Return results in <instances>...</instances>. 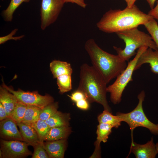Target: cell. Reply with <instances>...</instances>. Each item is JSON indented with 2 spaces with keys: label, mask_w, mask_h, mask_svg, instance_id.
Returning <instances> with one entry per match:
<instances>
[{
  "label": "cell",
  "mask_w": 158,
  "mask_h": 158,
  "mask_svg": "<svg viewBox=\"0 0 158 158\" xmlns=\"http://www.w3.org/2000/svg\"><path fill=\"white\" fill-rule=\"evenodd\" d=\"M0 158H2V152L1 150H0Z\"/></svg>",
  "instance_id": "38"
},
{
  "label": "cell",
  "mask_w": 158,
  "mask_h": 158,
  "mask_svg": "<svg viewBox=\"0 0 158 158\" xmlns=\"http://www.w3.org/2000/svg\"><path fill=\"white\" fill-rule=\"evenodd\" d=\"M0 102L5 108L8 117L18 101L13 94L2 86L0 87Z\"/></svg>",
  "instance_id": "16"
},
{
  "label": "cell",
  "mask_w": 158,
  "mask_h": 158,
  "mask_svg": "<svg viewBox=\"0 0 158 158\" xmlns=\"http://www.w3.org/2000/svg\"><path fill=\"white\" fill-rule=\"evenodd\" d=\"M68 96L72 101L75 102L82 99H87L85 94L81 91L77 89L71 95Z\"/></svg>",
  "instance_id": "30"
},
{
  "label": "cell",
  "mask_w": 158,
  "mask_h": 158,
  "mask_svg": "<svg viewBox=\"0 0 158 158\" xmlns=\"http://www.w3.org/2000/svg\"><path fill=\"white\" fill-rule=\"evenodd\" d=\"M148 31L158 49V24L153 18L143 25Z\"/></svg>",
  "instance_id": "27"
},
{
  "label": "cell",
  "mask_w": 158,
  "mask_h": 158,
  "mask_svg": "<svg viewBox=\"0 0 158 158\" xmlns=\"http://www.w3.org/2000/svg\"><path fill=\"white\" fill-rule=\"evenodd\" d=\"M0 149L2 158H23L32 154L25 142L0 139Z\"/></svg>",
  "instance_id": "9"
},
{
  "label": "cell",
  "mask_w": 158,
  "mask_h": 158,
  "mask_svg": "<svg viewBox=\"0 0 158 158\" xmlns=\"http://www.w3.org/2000/svg\"><path fill=\"white\" fill-rule=\"evenodd\" d=\"M57 84L59 92L63 94L72 89L71 75L64 74L56 78Z\"/></svg>",
  "instance_id": "22"
},
{
  "label": "cell",
  "mask_w": 158,
  "mask_h": 158,
  "mask_svg": "<svg viewBox=\"0 0 158 158\" xmlns=\"http://www.w3.org/2000/svg\"><path fill=\"white\" fill-rule=\"evenodd\" d=\"M59 104L57 102L49 104L42 108L39 119L45 121L49 118L57 111Z\"/></svg>",
  "instance_id": "26"
},
{
  "label": "cell",
  "mask_w": 158,
  "mask_h": 158,
  "mask_svg": "<svg viewBox=\"0 0 158 158\" xmlns=\"http://www.w3.org/2000/svg\"><path fill=\"white\" fill-rule=\"evenodd\" d=\"M128 156L133 153L136 158H154L158 154L153 137L144 144H139L133 141L131 142Z\"/></svg>",
  "instance_id": "11"
},
{
  "label": "cell",
  "mask_w": 158,
  "mask_h": 158,
  "mask_svg": "<svg viewBox=\"0 0 158 158\" xmlns=\"http://www.w3.org/2000/svg\"><path fill=\"white\" fill-rule=\"evenodd\" d=\"M17 124L24 142L27 143L29 145L33 147L39 143L44 142L41 140L36 130L31 126L22 122Z\"/></svg>",
  "instance_id": "15"
},
{
  "label": "cell",
  "mask_w": 158,
  "mask_h": 158,
  "mask_svg": "<svg viewBox=\"0 0 158 158\" xmlns=\"http://www.w3.org/2000/svg\"><path fill=\"white\" fill-rule=\"evenodd\" d=\"M145 96L144 91L142 90L138 95L139 101L137 106L132 111L124 113L118 112V116L122 122L127 123L131 131V142L134 141L133 132L136 127H142L149 130L151 133L158 135V124H155L150 121L147 118L143 111L142 103Z\"/></svg>",
  "instance_id": "5"
},
{
  "label": "cell",
  "mask_w": 158,
  "mask_h": 158,
  "mask_svg": "<svg viewBox=\"0 0 158 158\" xmlns=\"http://www.w3.org/2000/svg\"><path fill=\"white\" fill-rule=\"evenodd\" d=\"M148 48L143 46L138 49L135 57L128 62L125 69L116 78L112 84L107 87V92L110 93L111 101L114 104L121 102L123 91L129 83L133 80L132 75L138 58Z\"/></svg>",
  "instance_id": "6"
},
{
  "label": "cell",
  "mask_w": 158,
  "mask_h": 158,
  "mask_svg": "<svg viewBox=\"0 0 158 158\" xmlns=\"http://www.w3.org/2000/svg\"><path fill=\"white\" fill-rule=\"evenodd\" d=\"M17 29H14L8 35L0 37V44H4L8 40H13L16 41L17 40H20L24 37V35H22L19 36L13 37V36L15 35L18 31Z\"/></svg>",
  "instance_id": "29"
},
{
  "label": "cell",
  "mask_w": 158,
  "mask_h": 158,
  "mask_svg": "<svg viewBox=\"0 0 158 158\" xmlns=\"http://www.w3.org/2000/svg\"><path fill=\"white\" fill-rule=\"evenodd\" d=\"M97 120L99 123L109 124L115 128H117L120 126L122 122L118 116L114 115L111 112L106 110H104L98 116Z\"/></svg>",
  "instance_id": "21"
},
{
  "label": "cell",
  "mask_w": 158,
  "mask_h": 158,
  "mask_svg": "<svg viewBox=\"0 0 158 158\" xmlns=\"http://www.w3.org/2000/svg\"><path fill=\"white\" fill-rule=\"evenodd\" d=\"M84 47L90 56L92 66L107 84L122 73L127 67L126 61L118 55L112 54L102 50L92 39L86 42Z\"/></svg>",
  "instance_id": "2"
},
{
  "label": "cell",
  "mask_w": 158,
  "mask_h": 158,
  "mask_svg": "<svg viewBox=\"0 0 158 158\" xmlns=\"http://www.w3.org/2000/svg\"><path fill=\"white\" fill-rule=\"evenodd\" d=\"M27 106L18 102L8 117L11 118L17 123L22 122Z\"/></svg>",
  "instance_id": "24"
},
{
  "label": "cell",
  "mask_w": 158,
  "mask_h": 158,
  "mask_svg": "<svg viewBox=\"0 0 158 158\" xmlns=\"http://www.w3.org/2000/svg\"><path fill=\"white\" fill-rule=\"evenodd\" d=\"M31 126L36 130L41 140L44 141L51 128L47 124L45 121L40 119Z\"/></svg>",
  "instance_id": "25"
},
{
  "label": "cell",
  "mask_w": 158,
  "mask_h": 158,
  "mask_svg": "<svg viewBox=\"0 0 158 158\" xmlns=\"http://www.w3.org/2000/svg\"><path fill=\"white\" fill-rule=\"evenodd\" d=\"M149 64L151 71L154 73L158 74V50H154L148 48L138 58L134 71L140 68L144 64Z\"/></svg>",
  "instance_id": "12"
},
{
  "label": "cell",
  "mask_w": 158,
  "mask_h": 158,
  "mask_svg": "<svg viewBox=\"0 0 158 158\" xmlns=\"http://www.w3.org/2000/svg\"><path fill=\"white\" fill-rule=\"evenodd\" d=\"M155 146L157 152L158 153V142L155 144Z\"/></svg>",
  "instance_id": "37"
},
{
  "label": "cell",
  "mask_w": 158,
  "mask_h": 158,
  "mask_svg": "<svg viewBox=\"0 0 158 158\" xmlns=\"http://www.w3.org/2000/svg\"><path fill=\"white\" fill-rule=\"evenodd\" d=\"M71 131L69 126L51 128L45 138L44 141H51L67 139Z\"/></svg>",
  "instance_id": "18"
},
{
  "label": "cell",
  "mask_w": 158,
  "mask_h": 158,
  "mask_svg": "<svg viewBox=\"0 0 158 158\" xmlns=\"http://www.w3.org/2000/svg\"><path fill=\"white\" fill-rule=\"evenodd\" d=\"M70 120V115L69 113H63L58 111L45 121L50 127L52 128L69 126Z\"/></svg>",
  "instance_id": "19"
},
{
  "label": "cell",
  "mask_w": 158,
  "mask_h": 158,
  "mask_svg": "<svg viewBox=\"0 0 158 158\" xmlns=\"http://www.w3.org/2000/svg\"><path fill=\"white\" fill-rule=\"evenodd\" d=\"M44 142L39 143L33 147L34 152L32 158H49L44 147Z\"/></svg>",
  "instance_id": "28"
},
{
  "label": "cell",
  "mask_w": 158,
  "mask_h": 158,
  "mask_svg": "<svg viewBox=\"0 0 158 158\" xmlns=\"http://www.w3.org/2000/svg\"><path fill=\"white\" fill-rule=\"evenodd\" d=\"M87 99H83L76 102V106L78 108L82 110H86L89 108V104Z\"/></svg>",
  "instance_id": "31"
},
{
  "label": "cell",
  "mask_w": 158,
  "mask_h": 158,
  "mask_svg": "<svg viewBox=\"0 0 158 158\" xmlns=\"http://www.w3.org/2000/svg\"><path fill=\"white\" fill-rule=\"evenodd\" d=\"M2 1H3V0H2Z\"/></svg>",
  "instance_id": "39"
},
{
  "label": "cell",
  "mask_w": 158,
  "mask_h": 158,
  "mask_svg": "<svg viewBox=\"0 0 158 158\" xmlns=\"http://www.w3.org/2000/svg\"><path fill=\"white\" fill-rule=\"evenodd\" d=\"M50 71L54 78L64 74L72 75L73 69L70 64L59 60H54L50 63Z\"/></svg>",
  "instance_id": "17"
},
{
  "label": "cell",
  "mask_w": 158,
  "mask_h": 158,
  "mask_svg": "<svg viewBox=\"0 0 158 158\" xmlns=\"http://www.w3.org/2000/svg\"><path fill=\"white\" fill-rule=\"evenodd\" d=\"M42 108L32 105H27L22 122L31 126L39 119Z\"/></svg>",
  "instance_id": "20"
},
{
  "label": "cell",
  "mask_w": 158,
  "mask_h": 158,
  "mask_svg": "<svg viewBox=\"0 0 158 158\" xmlns=\"http://www.w3.org/2000/svg\"><path fill=\"white\" fill-rule=\"evenodd\" d=\"M126 2L127 7L131 8L134 5V3L137 0H124Z\"/></svg>",
  "instance_id": "35"
},
{
  "label": "cell",
  "mask_w": 158,
  "mask_h": 158,
  "mask_svg": "<svg viewBox=\"0 0 158 158\" xmlns=\"http://www.w3.org/2000/svg\"><path fill=\"white\" fill-rule=\"evenodd\" d=\"M17 123L9 117L0 122V137L1 139L8 140L24 141Z\"/></svg>",
  "instance_id": "10"
},
{
  "label": "cell",
  "mask_w": 158,
  "mask_h": 158,
  "mask_svg": "<svg viewBox=\"0 0 158 158\" xmlns=\"http://www.w3.org/2000/svg\"><path fill=\"white\" fill-rule=\"evenodd\" d=\"M124 42L125 46L123 49L114 46L117 55L123 60L128 61L136 55L135 50L143 46H147L154 50H158L156 45L149 35L140 31L137 28L119 32L116 33Z\"/></svg>",
  "instance_id": "4"
},
{
  "label": "cell",
  "mask_w": 158,
  "mask_h": 158,
  "mask_svg": "<svg viewBox=\"0 0 158 158\" xmlns=\"http://www.w3.org/2000/svg\"><path fill=\"white\" fill-rule=\"evenodd\" d=\"M65 3L70 2L75 3L81 7L85 8L87 4L85 3L84 0H64Z\"/></svg>",
  "instance_id": "33"
},
{
  "label": "cell",
  "mask_w": 158,
  "mask_h": 158,
  "mask_svg": "<svg viewBox=\"0 0 158 158\" xmlns=\"http://www.w3.org/2000/svg\"><path fill=\"white\" fill-rule=\"evenodd\" d=\"M113 127L110 125L104 123H99L96 131L97 140L95 142V151L91 156L92 157H100V145L101 142L105 143L107 141L109 136L112 132Z\"/></svg>",
  "instance_id": "14"
},
{
  "label": "cell",
  "mask_w": 158,
  "mask_h": 158,
  "mask_svg": "<svg viewBox=\"0 0 158 158\" xmlns=\"http://www.w3.org/2000/svg\"><path fill=\"white\" fill-rule=\"evenodd\" d=\"M65 3L64 0H42L40 16L42 30L56 21Z\"/></svg>",
  "instance_id": "8"
},
{
  "label": "cell",
  "mask_w": 158,
  "mask_h": 158,
  "mask_svg": "<svg viewBox=\"0 0 158 158\" xmlns=\"http://www.w3.org/2000/svg\"><path fill=\"white\" fill-rule=\"evenodd\" d=\"M30 0H11L7 8L3 11L2 15L6 21H11L13 18V15L16 9L23 2H28Z\"/></svg>",
  "instance_id": "23"
},
{
  "label": "cell",
  "mask_w": 158,
  "mask_h": 158,
  "mask_svg": "<svg viewBox=\"0 0 158 158\" xmlns=\"http://www.w3.org/2000/svg\"><path fill=\"white\" fill-rule=\"evenodd\" d=\"M80 78L77 90L85 94L88 102L99 103L111 112L106 97L107 84L96 70L84 63L80 67Z\"/></svg>",
  "instance_id": "3"
},
{
  "label": "cell",
  "mask_w": 158,
  "mask_h": 158,
  "mask_svg": "<svg viewBox=\"0 0 158 158\" xmlns=\"http://www.w3.org/2000/svg\"><path fill=\"white\" fill-rule=\"evenodd\" d=\"M153 18L140 10L134 4L123 10L111 9L105 13L97 23L98 29L104 32L112 33L137 28Z\"/></svg>",
  "instance_id": "1"
},
{
  "label": "cell",
  "mask_w": 158,
  "mask_h": 158,
  "mask_svg": "<svg viewBox=\"0 0 158 158\" xmlns=\"http://www.w3.org/2000/svg\"><path fill=\"white\" fill-rule=\"evenodd\" d=\"M46 141L44 142V146L49 158L64 157L67 147V139Z\"/></svg>",
  "instance_id": "13"
},
{
  "label": "cell",
  "mask_w": 158,
  "mask_h": 158,
  "mask_svg": "<svg viewBox=\"0 0 158 158\" xmlns=\"http://www.w3.org/2000/svg\"><path fill=\"white\" fill-rule=\"evenodd\" d=\"M148 14L158 22V2L156 6L149 11Z\"/></svg>",
  "instance_id": "32"
},
{
  "label": "cell",
  "mask_w": 158,
  "mask_h": 158,
  "mask_svg": "<svg viewBox=\"0 0 158 158\" xmlns=\"http://www.w3.org/2000/svg\"><path fill=\"white\" fill-rule=\"evenodd\" d=\"M8 117L5 108L2 104L0 102V121H1Z\"/></svg>",
  "instance_id": "34"
},
{
  "label": "cell",
  "mask_w": 158,
  "mask_h": 158,
  "mask_svg": "<svg viewBox=\"0 0 158 158\" xmlns=\"http://www.w3.org/2000/svg\"><path fill=\"white\" fill-rule=\"evenodd\" d=\"M151 9L154 8V4L156 0H146Z\"/></svg>",
  "instance_id": "36"
},
{
  "label": "cell",
  "mask_w": 158,
  "mask_h": 158,
  "mask_svg": "<svg viewBox=\"0 0 158 158\" xmlns=\"http://www.w3.org/2000/svg\"><path fill=\"white\" fill-rule=\"evenodd\" d=\"M2 86L15 96L18 102L27 106H35L42 108L54 102L53 97L48 94L42 95L37 91H25L20 89L15 91L12 88L7 86L3 82Z\"/></svg>",
  "instance_id": "7"
}]
</instances>
